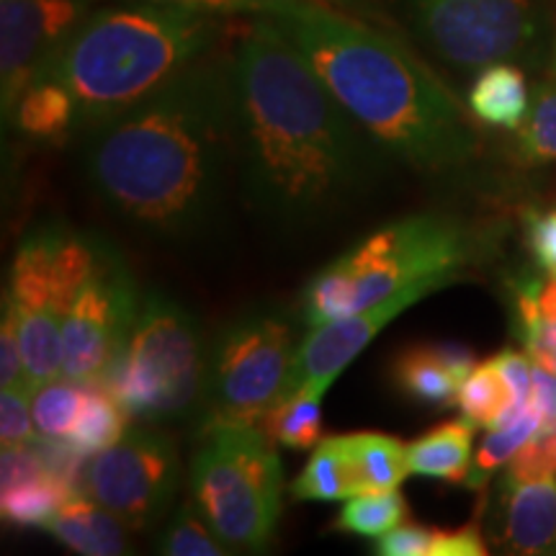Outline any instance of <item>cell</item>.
<instances>
[{"label":"cell","mask_w":556,"mask_h":556,"mask_svg":"<svg viewBox=\"0 0 556 556\" xmlns=\"http://www.w3.org/2000/svg\"><path fill=\"white\" fill-rule=\"evenodd\" d=\"M235 178L278 229L315 227L356 201L384 155L294 41L263 13L229 45Z\"/></svg>","instance_id":"6da1fadb"},{"label":"cell","mask_w":556,"mask_h":556,"mask_svg":"<svg viewBox=\"0 0 556 556\" xmlns=\"http://www.w3.org/2000/svg\"><path fill=\"white\" fill-rule=\"evenodd\" d=\"M83 165L99 199L127 225L163 240L199 235L235 176L229 47L83 131Z\"/></svg>","instance_id":"7a4b0ae2"},{"label":"cell","mask_w":556,"mask_h":556,"mask_svg":"<svg viewBox=\"0 0 556 556\" xmlns=\"http://www.w3.org/2000/svg\"><path fill=\"white\" fill-rule=\"evenodd\" d=\"M263 16L294 41L384 155L426 176L458 170L479 155L469 109L413 41L296 0H268Z\"/></svg>","instance_id":"3957f363"},{"label":"cell","mask_w":556,"mask_h":556,"mask_svg":"<svg viewBox=\"0 0 556 556\" xmlns=\"http://www.w3.org/2000/svg\"><path fill=\"white\" fill-rule=\"evenodd\" d=\"M227 18L173 5L109 0L80 21L45 73L73 96L83 135L150 99L178 73L225 45Z\"/></svg>","instance_id":"277c9868"},{"label":"cell","mask_w":556,"mask_h":556,"mask_svg":"<svg viewBox=\"0 0 556 556\" xmlns=\"http://www.w3.org/2000/svg\"><path fill=\"white\" fill-rule=\"evenodd\" d=\"M484 253V235L446 214L389 222L312 276L302 294V319L315 328L428 278L458 283Z\"/></svg>","instance_id":"5b68a950"},{"label":"cell","mask_w":556,"mask_h":556,"mask_svg":"<svg viewBox=\"0 0 556 556\" xmlns=\"http://www.w3.org/2000/svg\"><path fill=\"white\" fill-rule=\"evenodd\" d=\"M206 361L208 345L199 319L176 299L150 291L122 356L99 384L139 422H176L201 409Z\"/></svg>","instance_id":"8992f818"},{"label":"cell","mask_w":556,"mask_h":556,"mask_svg":"<svg viewBox=\"0 0 556 556\" xmlns=\"http://www.w3.org/2000/svg\"><path fill=\"white\" fill-rule=\"evenodd\" d=\"M417 50L456 75L495 62L541 67L554 24L548 0H384Z\"/></svg>","instance_id":"52a82bcc"},{"label":"cell","mask_w":556,"mask_h":556,"mask_svg":"<svg viewBox=\"0 0 556 556\" xmlns=\"http://www.w3.org/2000/svg\"><path fill=\"white\" fill-rule=\"evenodd\" d=\"M281 458L258 422L206 430L191 462V500L229 552H266L281 518Z\"/></svg>","instance_id":"ba28073f"},{"label":"cell","mask_w":556,"mask_h":556,"mask_svg":"<svg viewBox=\"0 0 556 556\" xmlns=\"http://www.w3.org/2000/svg\"><path fill=\"white\" fill-rule=\"evenodd\" d=\"M101 245L93 235L45 225L16 248L9 294L18 315L29 389L62 377V323L93 274Z\"/></svg>","instance_id":"9c48e42d"},{"label":"cell","mask_w":556,"mask_h":556,"mask_svg":"<svg viewBox=\"0 0 556 556\" xmlns=\"http://www.w3.org/2000/svg\"><path fill=\"white\" fill-rule=\"evenodd\" d=\"M299 343L283 309L258 307L229 319L208 343L201 433L258 422L283 397Z\"/></svg>","instance_id":"30bf717a"},{"label":"cell","mask_w":556,"mask_h":556,"mask_svg":"<svg viewBox=\"0 0 556 556\" xmlns=\"http://www.w3.org/2000/svg\"><path fill=\"white\" fill-rule=\"evenodd\" d=\"M178 482L176 443L148 422L129 428L119 441L90 456L83 495L114 513L129 531H144L168 513Z\"/></svg>","instance_id":"8fae6325"},{"label":"cell","mask_w":556,"mask_h":556,"mask_svg":"<svg viewBox=\"0 0 556 556\" xmlns=\"http://www.w3.org/2000/svg\"><path fill=\"white\" fill-rule=\"evenodd\" d=\"M139 304L135 276L122 255L103 242L93 274L62 323V377L83 384L103 381L127 345Z\"/></svg>","instance_id":"7c38bea8"},{"label":"cell","mask_w":556,"mask_h":556,"mask_svg":"<svg viewBox=\"0 0 556 556\" xmlns=\"http://www.w3.org/2000/svg\"><path fill=\"white\" fill-rule=\"evenodd\" d=\"M96 9V0H0V101L9 122L24 90Z\"/></svg>","instance_id":"4fadbf2b"},{"label":"cell","mask_w":556,"mask_h":556,"mask_svg":"<svg viewBox=\"0 0 556 556\" xmlns=\"http://www.w3.org/2000/svg\"><path fill=\"white\" fill-rule=\"evenodd\" d=\"M446 287H451V283L443 281V278H428V281L413 283V287L402 289L397 294L381 299V302L371 304V307L309 328L307 336L299 343L294 366H291L287 389H283V397H291V394L325 397L332 381L356 361L358 353L394 317H400L402 312L413 307L420 299Z\"/></svg>","instance_id":"5bb4252c"},{"label":"cell","mask_w":556,"mask_h":556,"mask_svg":"<svg viewBox=\"0 0 556 556\" xmlns=\"http://www.w3.org/2000/svg\"><path fill=\"white\" fill-rule=\"evenodd\" d=\"M492 533L507 554H556V477L539 482L500 479Z\"/></svg>","instance_id":"9a60e30c"},{"label":"cell","mask_w":556,"mask_h":556,"mask_svg":"<svg viewBox=\"0 0 556 556\" xmlns=\"http://www.w3.org/2000/svg\"><path fill=\"white\" fill-rule=\"evenodd\" d=\"M533 88L518 62H495L479 70L467 90V109L479 124L518 131L531 111Z\"/></svg>","instance_id":"2e32d148"},{"label":"cell","mask_w":556,"mask_h":556,"mask_svg":"<svg viewBox=\"0 0 556 556\" xmlns=\"http://www.w3.org/2000/svg\"><path fill=\"white\" fill-rule=\"evenodd\" d=\"M45 531L70 552L83 556H119L131 552L127 539L129 528L88 495H75L70 500L45 526Z\"/></svg>","instance_id":"e0dca14e"},{"label":"cell","mask_w":556,"mask_h":556,"mask_svg":"<svg viewBox=\"0 0 556 556\" xmlns=\"http://www.w3.org/2000/svg\"><path fill=\"white\" fill-rule=\"evenodd\" d=\"M11 124L37 142L60 144L78 135V109L67 88L45 73L24 90L11 114Z\"/></svg>","instance_id":"ac0fdd59"},{"label":"cell","mask_w":556,"mask_h":556,"mask_svg":"<svg viewBox=\"0 0 556 556\" xmlns=\"http://www.w3.org/2000/svg\"><path fill=\"white\" fill-rule=\"evenodd\" d=\"M475 430L467 417L428 430L407 446L409 471L428 479H441V482L464 484L471 469Z\"/></svg>","instance_id":"d6986e66"},{"label":"cell","mask_w":556,"mask_h":556,"mask_svg":"<svg viewBox=\"0 0 556 556\" xmlns=\"http://www.w3.org/2000/svg\"><path fill=\"white\" fill-rule=\"evenodd\" d=\"M392 381L397 384L402 397L435 409L456 405L458 389H462V381L438 356L435 343H417L405 348L394 358Z\"/></svg>","instance_id":"ffe728a7"},{"label":"cell","mask_w":556,"mask_h":556,"mask_svg":"<svg viewBox=\"0 0 556 556\" xmlns=\"http://www.w3.org/2000/svg\"><path fill=\"white\" fill-rule=\"evenodd\" d=\"M356 495L361 484L343 435L319 441L307 467L291 484V497L299 503H340Z\"/></svg>","instance_id":"44dd1931"},{"label":"cell","mask_w":556,"mask_h":556,"mask_svg":"<svg viewBox=\"0 0 556 556\" xmlns=\"http://www.w3.org/2000/svg\"><path fill=\"white\" fill-rule=\"evenodd\" d=\"M456 405L471 426L486 430L505 426L520 415L516 407V389L507 381L495 356L471 368V374L458 389Z\"/></svg>","instance_id":"7402d4cb"},{"label":"cell","mask_w":556,"mask_h":556,"mask_svg":"<svg viewBox=\"0 0 556 556\" xmlns=\"http://www.w3.org/2000/svg\"><path fill=\"white\" fill-rule=\"evenodd\" d=\"M353 469H356L361 495L364 492L397 490L413 475L407 464V448L387 433L343 435Z\"/></svg>","instance_id":"603a6c76"},{"label":"cell","mask_w":556,"mask_h":556,"mask_svg":"<svg viewBox=\"0 0 556 556\" xmlns=\"http://www.w3.org/2000/svg\"><path fill=\"white\" fill-rule=\"evenodd\" d=\"M258 426L278 446L294 451L315 448L323 438V397L291 394L266 409Z\"/></svg>","instance_id":"cb8c5ba5"},{"label":"cell","mask_w":556,"mask_h":556,"mask_svg":"<svg viewBox=\"0 0 556 556\" xmlns=\"http://www.w3.org/2000/svg\"><path fill=\"white\" fill-rule=\"evenodd\" d=\"M127 417V409L119 405V400L99 381H93V384H86V402L67 441L86 456H93L127 433L124 428Z\"/></svg>","instance_id":"d4e9b609"},{"label":"cell","mask_w":556,"mask_h":556,"mask_svg":"<svg viewBox=\"0 0 556 556\" xmlns=\"http://www.w3.org/2000/svg\"><path fill=\"white\" fill-rule=\"evenodd\" d=\"M541 428H544V417H541L536 405H531L526 413H520L516 420L492 428L482 441V446L477 448L475 458H471L469 477L464 484L471 486V490H484L490 477L495 475L500 467H505V464L516 456V451L523 446L526 441H531Z\"/></svg>","instance_id":"484cf974"},{"label":"cell","mask_w":556,"mask_h":556,"mask_svg":"<svg viewBox=\"0 0 556 556\" xmlns=\"http://www.w3.org/2000/svg\"><path fill=\"white\" fill-rule=\"evenodd\" d=\"M75 495L78 492L73 486L62 484L54 477H45L11 492H0V510L5 523L11 526L45 528Z\"/></svg>","instance_id":"4316f807"},{"label":"cell","mask_w":556,"mask_h":556,"mask_svg":"<svg viewBox=\"0 0 556 556\" xmlns=\"http://www.w3.org/2000/svg\"><path fill=\"white\" fill-rule=\"evenodd\" d=\"M86 384L67 377L45 381L31 389V415L39 438H67L78 422Z\"/></svg>","instance_id":"83f0119b"},{"label":"cell","mask_w":556,"mask_h":556,"mask_svg":"<svg viewBox=\"0 0 556 556\" xmlns=\"http://www.w3.org/2000/svg\"><path fill=\"white\" fill-rule=\"evenodd\" d=\"M518 160L544 165L556 160V78L536 83L523 127L518 129Z\"/></svg>","instance_id":"f1b7e54d"},{"label":"cell","mask_w":556,"mask_h":556,"mask_svg":"<svg viewBox=\"0 0 556 556\" xmlns=\"http://www.w3.org/2000/svg\"><path fill=\"white\" fill-rule=\"evenodd\" d=\"M407 518V503L397 490L364 492L351 497L340 510L336 528L353 536L379 539Z\"/></svg>","instance_id":"f546056e"},{"label":"cell","mask_w":556,"mask_h":556,"mask_svg":"<svg viewBox=\"0 0 556 556\" xmlns=\"http://www.w3.org/2000/svg\"><path fill=\"white\" fill-rule=\"evenodd\" d=\"M157 554L165 556H225L232 554L222 541L214 536L212 528L201 518L193 500L180 503L178 513L163 528L155 544Z\"/></svg>","instance_id":"4dcf8cb0"},{"label":"cell","mask_w":556,"mask_h":556,"mask_svg":"<svg viewBox=\"0 0 556 556\" xmlns=\"http://www.w3.org/2000/svg\"><path fill=\"white\" fill-rule=\"evenodd\" d=\"M513 482H539L556 477V428H541L507 462L505 475Z\"/></svg>","instance_id":"1f68e13d"},{"label":"cell","mask_w":556,"mask_h":556,"mask_svg":"<svg viewBox=\"0 0 556 556\" xmlns=\"http://www.w3.org/2000/svg\"><path fill=\"white\" fill-rule=\"evenodd\" d=\"M31 392L26 387H9L0 392V443L9 446H29L37 441L31 415Z\"/></svg>","instance_id":"d6a6232c"},{"label":"cell","mask_w":556,"mask_h":556,"mask_svg":"<svg viewBox=\"0 0 556 556\" xmlns=\"http://www.w3.org/2000/svg\"><path fill=\"white\" fill-rule=\"evenodd\" d=\"M0 384H3V389H9V387L29 389L24 351H21L18 315H16V307H13V299L9 294V289H5V294H3V323H0Z\"/></svg>","instance_id":"836d02e7"},{"label":"cell","mask_w":556,"mask_h":556,"mask_svg":"<svg viewBox=\"0 0 556 556\" xmlns=\"http://www.w3.org/2000/svg\"><path fill=\"white\" fill-rule=\"evenodd\" d=\"M52 477L45 467V458H41L37 443L29 446H9L3 448L0 456V492H11L16 486L39 482V479Z\"/></svg>","instance_id":"e575fe53"},{"label":"cell","mask_w":556,"mask_h":556,"mask_svg":"<svg viewBox=\"0 0 556 556\" xmlns=\"http://www.w3.org/2000/svg\"><path fill=\"white\" fill-rule=\"evenodd\" d=\"M526 242L544 274L556 276V208L526 212Z\"/></svg>","instance_id":"d590c367"},{"label":"cell","mask_w":556,"mask_h":556,"mask_svg":"<svg viewBox=\"0 0 556 556\" xmlns=\"http://www.w3.org/2000/svg\"><path fill=\"white\" fill-rule=\"evenodd\" d=\"M433 533L426 526L405 523L387 531L384 536L377 539L374 544V554L381 556H430V546H433Z\"/></svg>","instance_id":"8d00e7d4"},{"label":"cell","mask_w":556,"mask_h":556,"mask_svg":"<svg viewBox=\"0 0 556 556\" xmlns=\"http://www.w3.org/2000/svg\"><path fill=\"white\" fill-rule=\"evenodd\" d=\"M296 3H309V5H319V9H330V11L345 13V16L368 21V24L381 26V29L394 31V34H400V37H405V31H402L397 18L392 16V11L387 9L384 0H296Z\"/></svg>","instance_id":"74e56055"},{"label":"cell","mask_w":556,"mask_h":556,"mask_svg":"<svg viewBox=\"0 0 556 556\" xmlns=\"http://www.w3.org/2000/svg\"><path fill=\"white\" fill-rule=\"evenodd\" d=\"M486 554V544L482 536L479 520H471L469 526L456 528V531H435L430 556H482Z\"/></svg>","instance_id":"f35d334b"},{"label":"cell","mask_w":556,"mask_h":556,"mask_svg":"<svg viewBox=\"0 0 556 556\" xmlns=\"http://www.w3.org/2000/svg\"><path fill=\"white\" fill-rule=\"evenodd\" d=\"M96 3H99V0H96ZM129 3L173 5V9L206 11V13H217V16L232 18V16H255V13H263L268 0H129Z\"/></svg>","instance_id":"ab89813d"},{"label":"cell","mask_w":556,"mask_h":556,"mask_svg":"<svg viewBox=\"0 0 556 556\" xmlns=\"http://www.w3.org/2000/svg\"><path fill=\"white\" fill-rule=\"evenodd\" d=\"M520 343H523L533 364L556 374V323L544 319L526 338H520Z\"/></svg>","instance_id":"60d3db41"},{"label":"cell","mask_w":556,"mask_h":556,"mask_svg":"<svg viewBox=\"0 0 556 556\" xmlns=\"http://www.w3.org/2000/svg\"><path fill=\"white\" fill-rule=\"evenodd\" d=\"M533 405L544 417V428H556V374L533 368Z\"/></svg>","instance_id":"b9f144b4"},{"label":"cell","mask_w":556,"mask_h":556,"mask_svg":"<svg viewBox=\"0 0 556 556\" xmlns=\"http://www.w3.org/2000/svg\"><path fill=\"white\" fill-rule=\"evenodd\" d=\"M539 307L544 319H552L556 323V276L546 274L544 281H541L539 289Z\"/></svg>","instance_id":"7bdbcfd3"},{"label":"cell","mask_w":556,"mask_h":556,"mask_svg":"<svg viewBox=\"0 0 556 556\" xmlns=\"http://www.w3.org/2000/svg\"><path fill=\"white\" fill-rule=\"evenodd\" d=\"M548 73L556 78V24H554V34H552V47H548V62H546Z\"/></svg>","instance_id":"ee69618b"}]
</instances>
